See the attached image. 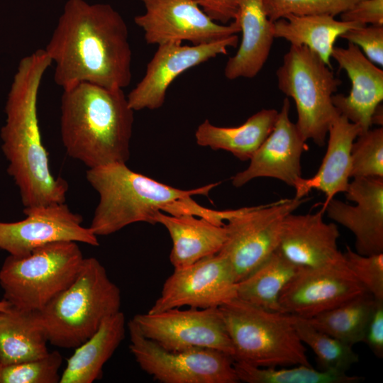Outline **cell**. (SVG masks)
<instances>
[{
	"label": "cell",
	"instance_id": "1",
	"mask_svg": "<svg viewBox=\"0 0 383 383\" xmlns=\"http://www.w3.org/2000/svg\"><path fill=\"white\" fill-rule=\"evenodd\" d=\"M45 50L62 89L82 82L123 89L131 83L128 28L109 4L67 0Z\"/></svg>",
	"mask_w": 383,
	"mask_h": 383
},
{
	"label": "cell",
	"instance_id": "2",
	"mask_svg": "<svg viewBox=\"0 0 383 383\" xmlns=\"http://www.w3.org/2000/svg\"><path fill=\"white\" fill-rule=\"evenodd\" d=\"M52 60L45 49L22 58L14 74L5 106L6 121L1 129L7 171L17 186L23 212L65 203L68 184L50 171L38 117L41 82Z\"/></svg>",
	"mask_w": 383,
	"mask_h": 383
},
{
	"label": "cell",
	"instance_id": "3",
	"mask_svg": "<svg viewBox=\"0 0 383 383\" xmlns=\"http://www.w3.org/2000/svg\"><path fill=\"white\" fill-rule=\"evenodd\" d=\"M60 134L67 155L94 168L126 163L134 111L121 89L79 83L63 89Z\"/></svg>",
	"mask_w": 383,
	"mask_h": 383
},
{
	"label": "cell",
	"instance_id": "4",
	"mask_svg": "<svg viewBox=\"0 0 383 383\" xmlns=\"http://www.w3.org/2000/svg\"><path fill=\"white\" fill-rule=\"evenodd\" d=\"M86 177L99 197L89 226L96 236L113 234L137 222L154 225L158 211L177 215L184 200L207 196L219 184L180 189L134 172L126 163L89 168Z\"/></svg>",
	"mask_w": 383,
	"mask_h": 383
},
{
	"label": "cell",
	"instance_id": "5",
	"mask_svg": "<svg viewBox=\"0 0 383 383\" xmlns=\"http://www.w3.org/2000/svg\"><path fill=\"white\" fill-rule=\"evenodd\" d=\"M121 304L118 287L96 258L88 257L73 282L38 312L49 343L76 348L120 311Z\"/></svg>",
	"mask_w": 383,
	"mask_h": 383
},
{
	"label": "cell",
	"instance_id": "6",
	"mask_svg": "<svg viewBox=\"0 0 383 383\" xmlns=\"http://www.w3.org/2000/svg\"><path fill=\"white\" fill-rule=\"evenodd\" d=\"M218 309L233 347L234 361L260 367L311 366L291 314L236 297Z\"/></svg>",
	"mask_w": 383,
	"mask_h": 383
},
{
	"label": "cell",
	"instance_id": "7",
	"mask_svg": "<svg viewBox=\"0 0 383 383\" xmlns=\"http://www.w3.org/2000/svg\"><path fill=\"white\" fill-rule=\"evenodd\" d=\"M84 259L77 243L68 240L9 255L0 270L4 299L16 309L40 311L73 282Z\"/></svg>",
	"mask_w": 383,
	"mask_h": 383
},
{
	"label": "cell",
	"instance_id": "8",
	"mask_svg": "<svg viewBox=\"0 0 383 383\" xmlns=\"http://www.w3.org/2000/svg\"><path fill=\"white\" fill-rule=\"evenodd\" d=\"M331 68L309 48L290 45L276 72L279 89L295 103L301 135L319 147L339 114L332 97L341 81Z\"/></svg>",
	"mask_w": 383,
	"mask_h": 383
},
{
	"label": "cell",
	"instance_id": "9",
	"mask_svg": "<svg viewBox=\"0 0 383 383\" xmlns=\"http://www.w3.org/2000/svg\"><path fill=\"white\" fill-rule=\"evenodd\" d=\"M306 201L294 197L244 207L226 221V240L218 253L230 264L237 282L277 250L284 218Z\"/></svg>",
	"mask_w": 383,
	"mask_h": 383
},
{
	"label": "cell",
	"instance_id": "10",
	"mask_svg": "<svg viewBox=\"0 0 383 383\" xmlns=\"http://www.w3.org/2000/svg\"><path fill=\"white\" fill-rule=\"evenodd\" d=\"M129 349L140 369L161 383H238L233 357L210 348L165 350L145 337L131 319Z\"/></svg>",
	"mask_w": 383,
	"mask_h": 383
},
{
	"label": "cell",
	"instance_id": "11",
	"mask_svg": "<svg viewBox=\"0 0 383 383\" xmlns=\"http://www.w3.org/2000/svg\"><path fill=\"white\" fill-rule=\"evenodd\" d=\"M132 320L145 337L165 350L210 348L233 357V347L218 308L148 311Z\"/></svg>",
	"mask_w": 383,
	"mask_h": 383
},
{
	"label": "cell",
	"instance_id": "12",
	"mask_svg": "<svg viewBox=\"0 0 383 383\" xmlns=\"http://www.w3.org/2000/svg\"><path fill=\"white\" fill-rule=\"evenodd\" d=\"M236 283L230 264L217 253L189 265L174 268L148 312L182 306L218 308L236 297Z\"/></svg>",
	"mask_w": 383,
	"mask_h": 383
},
{
	"label": "cell",
	"instance_id": "13",
	"mask_svg": "<svg viewBox=\"0 0 383 383\" xmlns=\"http://www.w3.org/2000/svg\"><path fill=\"white\" fill-rule=\"evenodd\" d=\"M145 11L134 21L144 33L148 44L189 41L192 45L210 43L237 34L240 26L213 21L192 0H140Z\"/></svg>",
	"mask_w": 383,
	"mask_h": 383
},
{
	"label": "cell",
	"instance_id": "14",
	"mask_svg": "<svg viewBox=\"0 0 383 383\" xmlns=\"http://www.w3.org/2000/svg\"><path fill=\"white\" fill-rule=\"evenodd\" d=\"M182 43L170 42L158 45L143 77L127 96L134 111L160 108L167 89L179 75L219 55H226L228 48L238 45V37L235 34L206 44Z\"/></svg>",
	"mask_w": 383,
	"mask_h": 383
},
{
	"label": "cell",
	"instance_id": "15",
	"mask_svg": "<svg viewBox=\"0 0 383 383\" xmlns=\"http://www.w3.org/2000/svg\"><path fill=\"white\" fill-rule=\"evenodd\" d=\"M365 292L345 262L299 267L283 289L279 301L282 313L309 318Z\"/></svg>",
	"mask_w": 383,
	"mask_h": 383
},
{
	"label": "cell",
	"instance_id": "16",
	"mask_svg": "<svg viewBox=\"0 0 383 383\" xmlns=\"http://www.w3.org/2000/svg\"><path fill=\"white\" fill-rule=\"evenodd\" d=\"M26 218L15 222H0V249L10 255L22 256L50 243L61 240L99 245L82 217L65 203L24 211Z\"/></svg>",
	"mask_w": 383,
	"mask_h": 383
},
{
	"label": "cell",
	"instance_id": "17",
	"mask_svg": "<svg viewBox=\"0 0 383 383\" xmlns=\"http://www.w3.org/2000/svg\"><path fill=\"white\" fill-rule=\"evenodd\" d=\"M345 195L355 204L333 198L324 208V213L352 232L357 253H382L383 178H354Z\"/></svg>",
	"mask_w": 383,
	"mask_h": 383
},
{
	"label": "cell",
	"instance_id": "18",
	"mask_svg": "<svg viewBox=\"0 0 383 383\" xmlns=\"http://www.w3.org/2000/svg\"><path fill=\"white\" fill-rule=\"evenodd\" d=\"M289 110L287 97L272 131L250 158L249 166L232 177L235 187L259 177L277 179L294 187L301 177V160L306 141L291 121Z\"/></svg>",
	"mask_w": 383,
	"mask_h": 383
},
{
	"label": "cell",
	"instance_id": "19",
	"mask_svg": "<svg viewBox=\"0 0 383 383\" xmlns=\"http://www.w3.org/2000/svg\"><path fill=\"white\" fill-rule=\"evenodd\" d=\"M324 213L321 209L314 213L287 215L277 250L298 267L345 263L343 254L338 248V227L325 222Z\"/></svg>",
	"mask_w": 383,
	"mask_h": 383
},
{
	"label": "cell",
	"instance_id": "20",
	"mask_svg": "<svg viewBox=\"0 0 383 383\" xmlns=\"http://www.w3.org/2000/svg\"><path fill=\"white\" fill-rule=\"evenodd\" d=\"M331 57L351 82L348 95L333 96V105L339 114L365 132L370 129L374 111L383 100V71L353 43H348L347 48L334 47Z\"/></svg>",
	"mask_w": 383,
	"mask_h": 383
},
{
	"label": "cell",
	"instance_id": "21",
	"mask_svg": "<svg viewBox=\"0 0 383 383\" xmlns=\"http://www.w3.org/2000/svg\"><path fill=\"white\" fill-rule=\"evenodd\" d=\"M362 133L360 126L338 114L328 132L326 154L317 172L310 178H299L294 186L295 198H304L313 189L321 191L326 199L321 210L338 193H345L351 172V148Z\"/></svg>",
	"mask_w": 383,
	"mask_h": 383
},
{
	"label": "cell",
	"instance_id": "22",
	"mask_svg": "<svg viewBox=\"0 0 383 383\" xmlns=\"http://www.w3.org/2000/svg\"><path fill=\"white\" fill-rule=\"evenodd\" d=\"M235 21L242 38L236 53L226 64L230 80L253 78L267 62L274 38L273 22L267 17L262 0H239Z\"/></svg>",
	"mask_w": 383,
	"mask_h": 383
},
{
	"label": "cell",
	"instance_id": "23",
	"mask_svg": "<svg viewBox=\"0 0 383 383\" xmlns=\"http://www.w3.org/2000/svg\"><path fill=\"white\" fill-rule=\"evenodd\" d=\"M154 220L155 224L164 226L171 237L170 260L174 268L218 253L226 240L225 224L218 225L204 218L158 211Z\"/></svg>",
	"mask_w": 383,
	"mask_h": 383
},
{
	"label": "cell",
	"instance_id": "24",
	"mask_svg": "<svg viewBox=\"0 0 383 383\" xmlns=\"http://www.w3.org/2000/svg\"><path fill=\"white\" fill-rule=\"evenodd\" d=\"M126 334L122 311L103 321L97 331L76 348L67 360L60 383H92L102 377L105 363L111 357Z\"/></svg>",
	"mask_w": 383,
	"mask_h": 383
},
{
	"label": "cell",
	"instance_id": "25",
	"mask_svg": "<svg viewBox=\"0 0 383 383\" xmlns=\"http://www.w3.org/2000/svg\"><path fill=\"white\" fill-rule=\"evenodd\" d=\"M279 111L262 109L236 127H219L205 120L196 128V143L213 150H223L236 158L250 160L272 131Z\"/></svg>",
	"mask_w": 383,
	"mask_h": 383
},
{
	"label": "cell",
	"instance_id": "26",
	"mask_svg": "<svg viewBox=\"0 0 383 383\" xmlns=\"http://www.w3.org/2000/svg\"><path fill=\"white\" fill-rule=\"evenodd\" d=\"M45 331L38 311L11 306L0 313V363H20L49 353Z\"/></svg>",
	"mask_w": 383,
	"mask_h": 383
},
{
	"label": "cell",
	"instance_id": "27",
	"mask_svg": "<svg viewBox=\"0 0 383 383\" xmlns=\"http://www.w3.org/2000/svg\"><path fill=\"white\" fill-rule=\"evenodd\" d=\"M330 15H289L273 22L275 38H282L291 45L304 46L331 66L335 43L347 30L361 25L336 20Z\"/></svg>",
	"mask_w": 383,
	"mask_h": 383
},
{
	"label": "cell",
	"instance_id": "28",
	"mask_svg": "<svg viewBox=\"0 0 383 383\" xmlns=\"http://www.w3.org/2000/svg\"><path fill=\"white\" fill-rule=\"evenodd\" d=\"M299 268L276 250L250 274L237 282L236 298L281 312L280 294Z\"/></svg>",
	"mask_w": 383,
	"mask_h": 383
},
{
	"label": "cell",
	"instance_id": "29",
	"mask_svg": "<svg viewBox=\"0 0 383 383\" xmlns=\"http://www.w3.org/2000/svg\"><path fill=\"white\" fill-rule=\"evenodd\" d=\"M374 303L365 292L306 319L315 328L353 346L362 342Z\"/></svg>",
	"mask_w": 383,
	"mask_h": 383
},
{
	"label": "cell",
	"instance_id": "30",
	"mask_svg": "<svg viewBox=\"0 0 383 383\" xmlns=\"http://www.w3.org/2000/svg\"><path fill=\"white\" fill-rule=\"evenodd\" d=\"M233 365L239 381L247 383H356L362 379L347 372L317 370L304 365L277 369L234 361Z\"/></svg>",
	"mask_w": 383,
	"mask_h": 383
},
{
	"label": "cell",
	"instance_id": "31",
	"mask_svg": "<svg viewBox=\"0 0 383 383\" xmlns=\"http://www.w3.org/2000/svg\"><path fill=\"white\" fill-rule=\"evenodd\" d=\"M292 316L299 338L315 353L320 370L347 372L359 361L353 346L315 328L306 318Z\"/></svg>",
	"mask_w": 383,
	"mask_h": 383
},
{
	"label": "cell",
	"instance_id": "32",
	"mask_svg": "<svg viewBox=\"0 0 383 383\" xmlns=\"http://www.w3.org/2000/svg\"><path fill=\"white\" fill-rule=\"evenodd\" d=\"M350 177L383 178V128L361 133L351 148Z\"/></svg>",
	"mask_w": 383,
	"mask_h": 383
},
{
	"label": "cell",
	"instance_id": "33",
	"mask_svg": "<svg viewBox=\"0 0 383 383\" xmlns=\"http://www.w3.org/2000/svg\"><path fill=\"white\" fill-rule=\"evenodd\" d=\"M62 363V357L55 350L39 359L1 365L0 383H57Z\"/></svg>",
	"mask_w": 383,
	"mask_h": 383
},
{
	"label": "cell",
	"instance_id": "34",
	"mask_svg": "<svg viewBox=\"0 0 383 383\" xmlns=\"http://www.w3.org/2000/svg\"><path fill=\"white\" fill-rule=\"evenodd\" d=\"M360 0H262L265 13L274 22L289 15L341 14Z\"/></svg>",
	"mask_w": 383,
	"mask_h": 383
},
{
	"label": "cell",
	"instance_id": "35",
	"mask_svg": "<svg viewBox=\"0 0 383 383\" xmlns=\"http://www.w3.org/2000/svg\"><path fill=\"white\" fill-rule=\"evenodd\" d=\"M343 254L348 268L367 292L383 301V252L363 255L347 246Z\"/></svg>",
	"mask_w": 383,
	"mask_h": 383
},
{
	"label": "cell",
	"instance_id": "36",
	"mask_svg": "<svg viewBox=\"0 0 383 383\" xmlns=\"http://www.w3.org/2000/svg\"><path fill=\"white\" fill-rule=\"evenodd\" d=\"M340 38L357 46L371 62L382 67L383 26H360L347 30Z\"/></svg>",
	"mask_w": 383,
	"mask_h": 383
},
{
	"label": "cell",
	"instance_id": "37",
	"mask_svg": "<svg viewBox=\"0 0 383 383\" xmlns=\"http://www.w3.org/2000/svg\"><path fill=\"white\" fill-rule=\"evenodd\" d=\"M340 15L344 21L383 26V0H360Z\"/></svg>",
	"mask_w": 383,
	"mask_h": 383
},
{
	"label": "cell",
	"instance_id": "38",
	"mask_svg": "<svg viewBox=\"0 0 383 383\" xmlns=\"http://www.w3.org/2000/svg\"><path fill=\"white\" fill-rule=\"evenodd\" d=\"M375 300V299H374ZM362 342L378 358L383 357V301L375 300Z\"/></svg>",
	"mask_w": 383,
	"mask_h": 383
},
{
	"label": "cell",
	"instance_id": "39",
	"mask_svg": "<svg viewBox=\"0 0 383 383\" xmlns=\"http://www.w3.org/2000/svg\"><path fill=\"white\" fill-rule=\"evenodd\" d=\"M213 21L223 24L234 21L238 9L239 0H192Z\"/></svg>",
	"mask_w": 383,
	"mask_h": 383
},
{
	"label": "cell",
	"instance_id": "40",
	"mask_svg": "<svg viewBox=\"0 0 383 383\" xmlns=\"http://www.w3.org/2000/svg\"><path fill=\"white\" fill-rule=\"evenodd\" d=\"M11 305L4 299L0 301V313L9 309Z\"/></svg>",
	"mask_w": 383,
	"mask_h": 383
},
{
	"label": "cell",
	"instance_id": "41",
	"mask_svg": "<svg viewBox=\"0 0 383 383\" xmlns=\"http://www.w3.org/2000/svg\"><path fill=\"white\" fill-rule=\"evenodd\" d=\"M1 363H0V368H1Z\"/></svg>",
	"mask_w": 383,
	"mask_h": 383
}]
</instances>
